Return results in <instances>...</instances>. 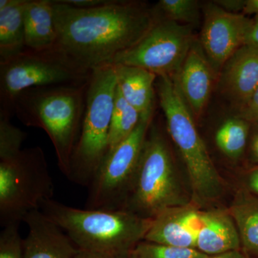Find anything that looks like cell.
I'll return each instance as SVG.
<instances>
[{"label":"cell","instance_id":"15","mask_svg":"<svg viewBox=\"0 0 258 258\" xmlns=\"http://www.w3.org/2000/svg\"><path fill=\"white\" fill-rule=\"evenodd\" d=\"M23 222L28 227L24 258H74L79 252L66 232L41 210L29 212Z\"/></svg>","mask_w":258,"mask_h":258},{"label":"cell","instance_id":"33","mask_svg":"<svg viewBox=\"0 0 258 258\" xmlns=\"http://www.w3.org/2000/svg\"><path fill=\"white\" fill-rule=\"evenodd\" d=\"M208 258H247L242 251H233L219 255L210 256Z\"/></svg>","mask_w":258,"mask_h":258},{"label":"cell","instance_id":"27","mask_svg":"<svg viewBox=\"0 0 258 258\" xmlns=\"http://www.w3.org/2000/svg\"><path fill=\"white\" fill-rule=\"evenodd\" d=\"M241 118L258 124V88L247 103L239 111Z\"/></svg>","mask_w":258,"mask_h":258},{"label":"cell","instance_id":"5","mask_svg":"<svg viewBox=\"0 0 258 258\" xmlns=\"http://www.w3.org/2000/svg\"><path fill=\"white\" fill-rule=\"evenodd\" d=\"M116 88V69L113 64L91 73L82 127L68 176L72 182L88 187L109 151L108 137Z\"/></svg>","mask_w":258,"mask_h":258},{"label":"cell","instance_id":"21","mask_svg":"<svg viewBox=\"0 0 258 258\" xmlns=\"http://www.w3.org/2000/svg\"><path fill=\"white\" fill-rule=\"evenodd\" d=\"M249 123L237 116L226 120L217 129L215 143L227 157L238 159L242 155L248 138Z\"/></svg>","mask_w":258,"mask_h":258},{"label":"cell","instance_id":"30","mask_svg":"<svg viewBox=\"0 0 258 258\" xmlns=\"http://www.w3.org/2000/svg\"><path fill=\"white\" fill-rule=\"evenodd\" d=\"M245 45L258 50V15H255L253 20H252L250 28L246 38Z\"/></svg>","mask_w":258,"mask_h":258},{"label":"cell","instance_id":"14","mask_svg":"<svg viewBox=\"0 0 258 258\" xmlns=\"http://www.w3.org/2000/svg\"><path fill=\"white\" fill-rule=\"evenodd\" d=\"M217 83L240 111L258 88V50L244 45L236 51L222 67Z\"/></svg>","mask_w":258,"mask_h":258},{"label":"cell","instance_id":"16","mask_svg":"<svg viewBox=\"0 0 258 258\" xmlns=\"http://www.w3.org/2000/svg\"><path fill=\"white\" fill-rule=\"evenodd\" d=\"M238 230L229 211H200L197 249L208 256L240 251Z\"/></svg>","mask_w":258,"mask_h":258},{"label":"cell","instance_id":"22","mask_svg":"<svg viewBox=\"0 0 258 258\" xmlns=\"http://www.w3.org/2000/svg\"><path fill=\"white\" fill-rule=\"evenodd\" d=\"M140 119L139 112L125 101L117 87L108 137L109 151L123 142L134 132Z\"/></svg>","mask_w":258,"mask_h":258},{"label":"cell","instance_id":"35","mask_svg":"<svg viewBox=\"0 0 258 258\" xmlns=\"http://www.w3.org/2000/svg\"><path fill=\"white\" fill-rule=\"evenodd\" d=\"M74 258H98L95 257L92 254H88L87 252H83V251L79 250V252L76 254Z\"/></svg>","mask_w":258,"mask_h":258},{"label":"cell","instance_id":"23","mask_svg":"<svg viewBox=\"0 0 258 258\" xmlns=\"http://www.w3.org/2000/svg\"><path fill=\"white\" fill-rule=\"evenodd\" d=\"M162 18L193 26L200 20V3L196 0H160L154 6Z\"/></svg>","mask_w":258,"mask_h":258},{"label":"cell","instance_id":"6","mask_svg":"<svg viewBox=\"0 0 258 258\" xmlns=\"http://www.w3.org/2000/svg\"><path fill=\"white\" fill-rule=\"evenodd\" d=\"M189 203L176 179L174 161L165 139L152 122L123 210L151 219L165 209Z\"/></svg>","mask_w":258,"mask_h":258},{"label":"cell","instance_id":"11","mask_svg":"<svg viewBox=\"0 0 258 258\" xmlns=\"http://www.w3.org/2000/svg\"><path fill=\"white\" fill-rule=\"evenodd\" d=\"M200 45L218 74L231 56L245 45L252 20L226 11L214 2L203 7Z\"/></svg>","mask_w":258,"mask_h":258},{"label":"cell","instance_id":"36","mask_svg":"<svg viewBox=\"0 0 258 258\" xmlns=\"http://www.w3.org/2000/svg\"><path fill=\"white\" fill-rule=\"evenodd\" d=\"M128 258H138L137 257V254L135 253V251H134L133 252H132V254L129 255V257Z\"/></svg>","mask_w":258,"mask_h":258},{"label":"cell","instance_id":"12","mask_svg":"<svg viewBox=\"0 0 258 258\" xmlns=\"http://www.w3.org/2000/svg\"><path fill=\"white\" fill-rule=\"evenodd\" d=\"M219 74L195 40L175 77L180 93L192 114L200 116L208 105Z\"/></svg>","mask_w":258,"mask_h":258},{"label":"cell","instance_id":"25","mask_svg":"<svg viewBox=\"0 0 258 258\" xmlns=\"http://www.w3.org/2000/svg\"><path fill=\"white\" fill-rule=\"evenodd\" d=\"M135 253L138 258H208L210 256L197 249L173 247L143 240L137 244Z\"/></svg>","mask_w":258,"mask_h":258},{"label":"cell","instance_id":"13","mask_svg":"<svg viewBox=\"0 0 258 258\" xmlns=\"http://www.w3.org/2000/svg\"><path fill=\"white\" fill-rule=\"evenodd\" d=\"M200 212L198 207L191 203L162 210L152 217L144 240L173 247L197 249Z\"/></svg>","mask_w":258,"mask_h":258},{"label":"cell","instance_id":"3","mask_svg":"<svg viewBox=\"0 0 258 258\" xmlns=\"http://www.w3.org/2000/svg\"><path fill=\"white\" fill-rule=\"evenodd\" d=\"M88 83L30 88L13 103V113L24 125L46 132L59 169L67 178L82 127Z\"/></svg>","mask_w":258,"mask_h":258},{"label":"cell","instance_id":"29","mask_svg":"<svg viewBox=\"0 0 258 258\" xmlns=\"http://www.w3.org/2000/svg\"><path fill=\"white\" fill-rule=\"evenodd\" d=\"M62 3L80 8H93L109 4L112 0H61Z\"/></svg>","mask_w":258,"mask_h":258},{"label":"cell","instance_id":"19","mask_svg":"<svg viewBox=\"0 0 258 258\" xmlns=\"http://www.w3.org/2000/svg\"><path fill=\"white\" fill-rule=\"evenodd\" d=\"M27 0H0V64L25 50L24 10Z\"/></svg>","mask_w":258,"mask_h":258},{"label":"cell","instance_id":"20","mask_svg":"<svg viewBox=\"0 0 258 258\" xmlns=\"http://www.w3.org/2000/svg\"><path fill=\"white\" fill-rule=\"evenodd\" d=\"M247 258H258V197L240 192L229 210Z\"/></svg>","mask_w":258,"mask_h":258},{"label":"cell","instance_id":"31","mask_svg":"<svg viewBox=\"0 0 258 258\" xmlns=\"http://www.w3.org/2000/svg\"><path fill=\"white\" fill-rule=\"evenodd\" d=\"M247 185L253 195L258 197V168L249 173L247 177Z\"/></svg>","mask_w":258,"mask_h":258},{"label":"cell","instance_id":"1","mask_svg":"<svg viewBox=\"0 0 258 258\" xmlns=\"http://www.w3.org/2000/svg\"><path fill=\"white\" fill-rule=\"evenodd\" d=\"M57 38L53 50L87 74L110 64L135 45L157 19L154 7L138 1L80 8L52 0Z\"/></svg>","mask_w":258,"mask_h":258},{"label":"cell","instance_id":"26","mask_svg":"<svg viewBox=\"0 0 258 258\" xmlns=\"http://www.w3.org/2000/svg\"><path fill=\"white\" fill-rule=\"evenodd\" d=\"M20 222L3 227L0 233V258H24V239L20 232Z\"/></svg>","mask_w":258,"mask_h":258},{"label":"cell","instance_id":"24","mask_svg":"<svg viewBox=\"0 0 258 258\" xmlns=\"http://www.w3.org/2000/svg\"><path fill=\"white\" fill-rule=\"evenodd\" d=\"M27 134L11 122V115L0 112V161L15 157L21 152Z\"/></svg>","mask_w":258,"mask_h":258},{"label":"cell","instance_id":"8","mask_svg":"<svg viewBox=\"0 0 258 258\" xmlns=\"http://www.w3.org/2000/svg\"><path fill=\"white\" fill-rule=\"evenodd\" d=\"M91 74L76 69L54 50L36 52L25 49L0 64V112L12 116L15 100L30 88L82 84Z\"/></svg>","mask_w":258,"mask_h":258},{"label":"cell","instance_id":"9","mask_svg":"<svg viewBox=\"0 0 258 258\" xmlns=\"http://www.w3.org/2000/svg\"><path fill=\"white\" fill-rule=\"evenodd\" d=\"M153 118L141 117L134 132L108 152L88 187L86 209L123 210Z\"/></svg>","mask_w":258,"mask_h":258},{"label":"cell","instance_id":"34","mask_svg":"<svg viewBox=\"0 0 258 258\" xmlns=\"http://www.w3.org/2000/svg\"><path fill=\"white\" fill-rule=\"evenodd\" d=\"M251 152L252 158L255 162L258 163V133L254 136L251 145Z\"/></svg>","mask_w":258,"mask_h":258},{"label":"cell","instance_id":"4","mask_svg":"<svg viewBox=\"0 0 258 258\" xmlns=\"http://www.w3.org/2000/svg\"><path fill=\"white\" fill-rule=\"evenodd\" d=\"M155 88L168 132L184 159L195 198L198 202L216 200L223 191V181L175 81L169 76H157Z\"/></svg>","mask_w":258,"mask_h":258},{"label":"cell","instance_id":"2","mask_svg":"<svg viewBox=\"0 0 258 258\" xmlns=\"http://www.w3.org/2000/svg\"><path fill=\"white\" fill-rule=\"evenodd\" d=\"M40 210L79 250L98 258H128L144 240L152 220L126 210L75 208L53 199Z\"/></svg>","mask_w":258,"mask_h":258},{"label":"cell","instance_id":"32","mask_svg":"<svg viewBox=\"0 0 258 258\" xmlns=\"http://www.w3.org/2000/svg\"><path fill=\"white\" fill-rule=\"evenodd\" d=\"M242 14L258 15V0H246Z\"/></svg>","mask_w":258,"mask_h":258},{"label":"cell","instance_id":"28","mask_svg":"<svg viewBox=\"0 0 258 258\" xmlns=\"http://www.w3.org/2000/svg\"><path fill=\"white\" fill-rule=\"evenodd\" d=\"M246 0H217L215 4L229 13H237L243 12Z\"/></svg>","mask_w":258,"mask_h":258},{"label":"cell","instance_id":"18","mask_svg":"<svg viewBox=\"0 0 258 258\" xmlns=\"http://www.w3.org/2000/svg\"><path fill=\"white\" fill-rule=\"evenodd\" d=\"M25 49L53 50L56 33L52 0H27L24 10Z\"/></svg>","mask_w":258,"mask_h":258},{"label":"cell","instance_id":"10","mask_svg":"<svg viewBox=\"0 0 258 258\" xmlns=\"http://www.w3.org/2000/svg\"><path fill=\"white\" fill-rule=\"evenodd\" d=\"M195 40L191 26L162 18L157 13V20L146 35L110 64L135 66L157 76L174 78Z\"/></svg>","mask_w":258,"mask_h":258},{"label":"cell","instance_id":"7","mask_svg":"<svg viewBox=\"0 0 258 258\" xmlns=\"http://www.w3.org/2000/svg\"><path fill=\"white\" fill-rule=\"evenodd\" d=\"M53 181L45 153L40 147L23 149L0 161V224L23 222L29 213L52 200Z\"/></svg>","mask_w":258,"mask_h":258},{"label":"cell","instance_id":"17","mask_svg":"<svg viewBox=\"0 0 258 258\" xmlns=\"http://www.w3.org/2000/svg\"><path fill=\"white\" fill-rule=\"evenodd\" d=\"M113 66L116 69L117 87L125 101L139 112L141 117L154 116L157 75L135 66Z\"/></svg>","mask_w":258,"mask_h":258}]
</instances>
